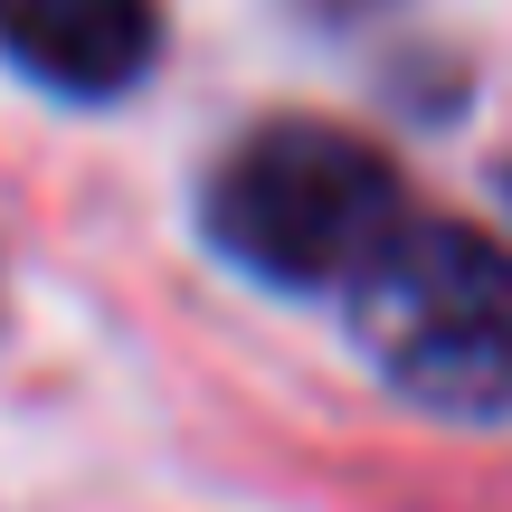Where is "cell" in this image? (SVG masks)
I'll list each match as a JSON object with an SVG mask.
<instances>
[{
  "label": "cell",
  "instance_id": "6da1fadb",
  "mask_svg": "<svg viewBox=\"0 0 512 512\" xmlns=\"http://www.w3.org/2000/svg\"><path fill=\"white\" fill-rule=\"evenodd\" d=\"M351 323L380 380L446 418H512V247L408 209L351 275Z\"/></svg>",
  "mask_w": 512,
  "mask_h": 512
},
{
  "label": "cell",
  "instance_id": "7a4b0ae2",
  "mask_svg": "<svg viewBox=\"0 0 512 512\" xmlns=\"http://www.w3.org/2000/svg\"><path fill=\"white\" fill-rule=\"evenodd\" d=\"M408 219V190L361 133L342 124H256L209 181V238L266 285H351L389 228Z\"/></svg>",
  "mask_w": 512,
  "mask_h": 512
},
{
  "label": "cell",
  "instance_id": "3957f363",
  "mask_svg": "<svg viewBox=\"0 0 512 512\" xmlns=\"http://www.w3.org/2000/svg\"><path fill=\"white\" fill-rule=\"evenodd\" d=\"M0 57L57 95H124L162 57V10L152 0H0Z\"/></svg>",
  "mask_w": 512,
  "mask_h": 512
}]
</instances>
